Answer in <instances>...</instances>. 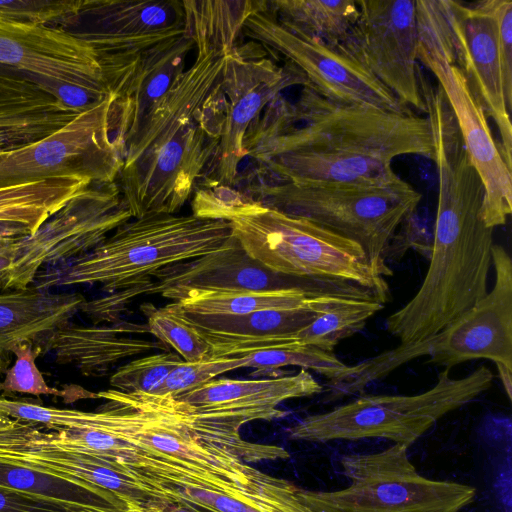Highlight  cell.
<instances>
[{"instance_id": "f1b7e54d", "label": "cell", "mask_w": 512, "mask_h": 512, "mask_svg": "<svg viewBox=\"0 0 512 512\" xmlns=\"http://www.w3.org/2000/svg\"><path fill=\"white\" fill-rule=\"evenodd\" d=\"M184 35L203 37L213 44L234 47L250 15L267 8V1L183 0Z\"/></svg>"}, {"instance_id": "d4e9b609", "label": "cell", "mask_w": 512, "mask_h": 512, "mask_svg": "<svg viewBox=\"0 0 512 512\" xmlns=\"http://www.w3.org/2000/svg\"><path fill=\"white\" fill-rule=\"evenodd\" d=\"M164 297L179 302L191 316H242L264 310L324 311L348 299L376 297L371 292H337L301 287L250 289H185Z\"/></svg>"}, {"instance_id": "ab89813d", "label": "cell", "mask_w": 512, "mask_h": 512, "mask_svg": "<svg viewBox=\"0 0 512 512\" xmlns=\"http://www.w3.org/2000/svg\"><path fill=\"white\" fill-rule=\"evenodd\" d=\"M31 234L32 231L21 223L0 220V239H15Z\"/></svg>"}, {"instance_id": "83f0119b", "label": "cell", "mask_w": 512, "mask_h": 512, "mask_svg": "<svg viewBox=\"0 0 512 512\" xmlns=\"http://www.w3.org/2000/svg\"><path fill=\"white\" fill-rule=\"evenodd\" d=\"M267 5L286 27L331 46L346 42L359 16L356 0H273Z\"/></svg>"}, {"instance_id": "d6a6232c", "label": "cell", "mask_w": 512, "mask_h": 512, "mask_svg": "<svg viewBox=\"0 0 512 512\" xmlns=\"http://www.w3.org/2000/svg\"><path fill=\"white\" fill-rule=\"evenodd\" d=\"M321 312L304 309L264 310L242 316H190L197 324L211 330L243 335H266L295 332L309 324Z\"/></svg>"}, {"instance_id": "7402d4cb", "label": "cell", "mask_w": 512, "mask_h": 512, "mask_svg": "<svg viewBox=\"0 0 512 512\" xmlns=\"http://www.w3.org/2000/svg\"><path fill=\"white\" fill-rule=\"evenodd\" d=\"M146 324L116 321L90 326L68 323L38 338L33 346L40 355L52 354L59 364H71L85 376H103L116 364L156 349L161 342L148 340Z\"/></svg>"}, {"instance_id": "30bf717a", "label": "cell", "mask_w": 512, "mask_h": 512, "mask_svg": "<svg viewBox=\"0 0 512 512\" xmlns=\"http://www.w3.org/2000/svg\"><path fill=\"white\" fill-rule=\"evenodd\" d=\"M118 120L119 109L110 95L52 135L0 152V187L68 175L115 182L123 164L115 140Z\"/></svg>"}, {"instance_id": "9c48e42d", "label": "cell", "mask_w": 512, "mask_h": 512, "mask_svg": "<svg viewBox=\"0 0 512 512\" xmlns=\"http://www.w3.org/2000/svg\"><path fill=\"white\" fill-rule=\"evenodd\" d=\"M407 450L394 444L380 452L344 455L346 488L299 489L298 496L319 512H460L474 500L472 486L420 475Z\"/></svg>"}, {"instance_id": "8992f818", "label": "cell", "mask_w": 512, "mask_h": 512, "mask_svg": "<svg viewBox=\"0 0 512 512\" xmlns=\"http://www.w3.org/2000/svg\"><path fill=\"white\" fill-rule=\"evenodd\" d=\"M232 235L255 261L288 277L335 286H358L384 303L389 286L355 242L307 219L253 199L229 220Z\"/></svg>"}, {"instance_id": "3957f363", "label": "cell", "mask_w": 512, "mask_h": 512, "mask_svg": "<svg viewBox=\"0 0 512 512\" xmlns=\"http://www.w3.org/2000/svg\"><path fill=\"white\" fill-rule=\"evenodd\" d=\"M438 202L429 267L415 295L386 319L401 346L427 342L488 292L493 231L482 218L484 185L460 137L435 142Z\"/></svg>"}, {"instance_id": "5b68a950", "label": "cell", "mask_w": 512, "mask_h": 512, "mask_svg": "<svg viewBox=\"0 0 512 512\" xmlns=\"http://www.w3.org/2000/svg\"><path fill=\"white\" fill-rule=\"evenodd\" d=\"M248 192V197L266 207L307 219L355 242L384 278L392 275L385 260L387 251L422 198L397 173L363 183L261 182Z\"/></svg>"}, {"instance_id": "9a60e30c", "label": "cell", "mask_w": 512, "mask_h": 512, "mask_svg": "<svg viewBox=\"0 0 512 512\" xmlns=\"http://www.w3.org/2000/svg\"><path fill=\"white\" fill-rule=\"evenodd\" d=\"M359 16L342 47L402 104L424 113L415 0H356Z\"/></svg>"}, {"instance_id": "74e56055", "label": "cell", "mask_w": 512, "mask_h": 512, "mask_svg": "<svg viewBox=\"0 0 512 512\" xmlns=\"http://www.w3.org/2000/svg\"><path fill=\"white\" fill-rule=\"evenodd\" d=\"M498 51L506 106L512 108V1L494 0Z\"/></svg>"}, {"instance_id": "603a6c76", "label": "cell", "mask_w": 512, "mask_h": 512, "mask_svg": "<svg viewBox=\"0 0 512 512\" xmlns=\"http://www.w3.org/2000/svg\"><path fill=\"white\" fill-rule=\"evenodd\" d=\"M83 110L36 77L0 64V152L52 135Z\"/></svg>"}, {"instance_id": "277c9868", "label": "cell", "mask_w": 512, "mask_h": 512, "mask_svg": "<svg viewBox=\"0 0 512 512\" xmlns=\"http://www.w3.org/2000/svg\"><path fill=\"white\" fill-rule=\"evenodd\" d=\"M120 225L89 252L42 269L33 286H101L106 293L130 287L165 266L198 258L234 239L229 221L152 214Z\"/></svg>"}, {"instance_id": "52a82bcc", "label": "cell", "mask_w": 512, "mask_h": 512, "mask_svg": "<svg viewBox=\"0 0 512 512\" xmlns=\"http://www.w3.org/2000/svg\"><path fill=\"white\" fill-rule=\"evenodd\" d=\"M491 370L482 365L453 378L450 368L439 373L428 390L413 395H365L332 410L308 415L289 428L293 440L328 442L381 438L409 447L446 414L487 391Z\"/></svg>"}, {"instance_id": "4dcf8cb0", "label": "cell", "mask_w": 512, "mask_h": 512, "mask_svg": "<svg viewBox=\"0 0 512 512\" xmlns=\"http://www.w3.org/2000/svg\"><path fill=\"white\" fill-rule=\"evenodd\" d=\"M0 489L39 496L77 512H123L79 485L1 461Z\"/></svg>"}, {"instance_id": "5bb4252c", "label": "cell", "mask_w": 512, "mask_h": 512, "mask_svg": "<svg viewBox=\"0 0 512 512\" xmlns=\"http://www.w3.org/2000/svg\"><path fill=\"white\" fill-rule=\"evenodd\" d=\"M291 86H308L293 65L279 66L238 45L229 51L222 81L225 119L217 153L204 176L208 187L230 188L236 183L239 165L247 157L248 130L268 104Z\"/></svg>"}, {"instance_id": "f546056e", "label": "cell", "mask_w": 512, "mask_h": 512, "mask_svg": "<svg viewBox=\"0 0 512 512\" xmlns=\"http://www.w3.org/2000/svg\"><path fill=\"white\" fill-rule=\"evenodd\" d=\"M384 304L375 297L348 299L319 313L289 336L295 344L333 352L342 340L360 332Z\"/></svg>"}, {"instance_id": "b9f144b4", "label": "cell", "mask_w": 512, "mask_h": 512, "mask_svg": "<svg viewBox=\"0 0 512 512\" xmlns=\"http://www.w3.org/2000/svg\"><path fill=\"white\" fill-rule=\"evenodd\" d=\"M12 248V247H11ZM11 265V249L0 254V292L4 291L6 276Z\"/></svg>"}, {"instance_id": "ba28073f", "label": "cell", "mask_w": 512, "mask_h": 512, "mask_svg": "<svg viewBox=\"0 0 512 512\" xmlns=\"http://www.w3.org/2000/svg\"><path fill=\"white\" fill-rule=\"evenodd\" d=\"M417 57L435 77L455 117L467 154L484 185L482 218L489 228L506 224L512 212V174L488 117L458 65L449 0H416Z\"/></svg>"}, {"instance_id": "484cf974", "label": "cell", "mask_w": 512, "mask_h": 512, "mask_svg": "<svg viewBox=\"0 0 512 512\" xmlns=\"http://www.w3.org/2000/svg\"><path fill=\"white\" fill-rule=\"evenodd\" d=\"M86 298L77 292H52L33 285L0 292V373L8 369L12 349L70 323Z\"/></svg>"}, {"instance_id": "ffe728a7", "label": "cell", "mask_w": 512, "mask_h": 512, "mask_svg": "<svg viewBox=\"0 0 512 512\" xmlns=\"http://www.w3.org/2000/svg\"><path fill=\"white\" fill-rule=\"evenodd\" d=\"M193 47L194 42L183 33L140 52L104 76L119 108L115 140L123 156L150 110L186 70Z\"/></svg>"}, {"instance_id": "d590c367", "label": "cell", "mask_w": 512, "mask_h": 512, "mask_svg": "<svg viewBox=\"0 0 512 512\" xmlns=\"http://www.w3.org/2000/svg\"><path fill=\"white\" fill-rule=\"evenodd\" d=\"M183 361L175 352H162L137 358L120 366L110 377L113 389L131 393L155 394L169 374Z\"/></svg>"}, {"instance_id": "e575fe53", "label": "cell", "mask_w": 512, "mask_h": 512, "mask_svg": "<svg viewBox=\"0 0 512 512\" xmlns=\"http://www.w3.org/2000/svg\"><path fill=\"white\" fill-rule=\"evenodd\" d=\"M83 0L0 1V21L69 30L80 16Z\"/></svg>"}, {"instance_id": "7a4b0ae2", "label": "cell", "mask_w": 512, "mask_h": 512, "mask_svg": "<svg viewBox=\"0 0 512 512\" xmlns=\"http://www.w3.org/2000/svg\"><path fill=\"white\" fill-rule=\"evenodd\" d=\"M193 64L150 110L127 145L119 189L132 218L175 214L213 161L225 119L229 51L195 37Z\"/></svg>"}, {"instance_id": "8fae6325", "label": "cell", "mask_w": 512, "mask_h": 512, "mask_svg": "<svg viewBox=\"0 0 512 512\" xmlns=\"http://www.w3.org/2000/svg\"><path fill=\"white\" fill-rule=\"evenodd\" d=\"M132 218L117 183H94L28 236L16 239L4 291L31 286L38 273L79 257Z\"/></svg>"}, {"instance_id": "2e32d148", "label": "cell", "mask_w": 512, "mask_h": 512, "mask_svg": "<svg viewBox=\"0 0 512 512\" xmlns=\"http://www.w3.org/2000/svg\"><path fill=\"white\" fill-rule=\"evenodd\" d=\"M0 64L68 89L83 108L110 96L95 52L66 29L0 21Z\"/></svg>"}, {"instance_id": "1f68e13d", "label": "cell", "mask_w": 512, "mask_h": 512, "mask_svg": "<svg viewBox=\"0 0 512 512\" xmlns=\"http://www.w3.org/2000/svg\"><path fill=\"white\" fill-rule=\"evenodd\" d=\"M149 334L175 350L184 361L196 362L210 358L211 346L191 316L179 302L155 308L145 304Z\"/></svg>"}, {"instance_id": "f35d334b", "label": "cell", "mask_w": 512, "mask_h": 512, "mask_svg": "<svg viewBox=\"0 0 512 512\" xmlns=\"http://www.w3.org/2000/svg\"><path fill=\"white\" fill-rule=\"evenodd\" d=\"M0 512H77L39 496L0 489Z\"/></svg>"}, {"instance_id": "6da1fadb", "label": "cell", "mask_w": 512, "mask_h": 512, "mask_svg": "<svg viewBox=\"0 0 512 512\" xmlns=\"http://www.w3.org/2000/svg\"><path fill=\"white\" fill-rule=\"evenodd\" d=\"M262 113L246 134V155L278 182H371L396 174L397 157L433 160L425 115L338 103L308 86L294 102L280 95Z\"/></svg>"}, {"instance_id": "8d00e7d4", "label": "cell", "mask_w": 512, "mask_h": 512, "mask_svg": "<svg viewBox=\"0 0 512 512\" xmlns=\"http://www.w3.org/2000/svg\"><path fill=\"white\" fill-rule=\"evenodd\" d=\"M246 358L210 357L196 362L182 361L156 391L157 395L173 397L189 392L216 376L239 368H245Z\"/></svg>"}, {"instance_id": "d6986e66", "label": "cell", "mask_w": 512, "mask_h": 512, "mask_svg": "<svg viewBox=\"0 0 512 512\" xmlns=\"http://www.w3.org/2000/svg\"><path fill=\"white\" fill-rule=\"evenodd\" d=\"M458 65L498 130L499 148L512 168V125L506 106L498 51L494 0L466 4L449 0Z\"/></svg>"}, {"instance_id": "836d02e7", "label": "cell", "mask_w": 512, "mask_h": 512, "mask_svg": "<svg viewBox=\"0 0 512 512\" xmlns=\"http://www.w3.org/2000/svg\"><path fill=\"white\" fill-rule=\"evenodd\" d=\"M12 355L15 356V362L6 370L4 380L0 382L1 392L25 393L34 396L51 395L70 402L85 398H97V393L87 391L80 386L72 385L65 390L49 386L36 366V358L40 356V353L32 343L18 344L12 349Z\"/></svg>"}, {"instance_id": "ac0fdd59", "label": "cell", "mask_w": 512, "mask_h": 512, "mask_svg": "<svg viewBox=\"0 0 512 512\" xmlns=\"http://www.w3.org/2000/svg\"><path fill=\"white\" fill-rule=\"evenodd\" d=\"M95 52L102 75L133 56L184 33L179 0H83L69 29Z\"/></svg>"}, {"instance_id": "7c38bea8", "label": "cell", "mask_w": 512, "mask_h": 512, "mask_svg": "<svg viewBox=\"0 0 512 512\" xmlns=\"http://www.w3.org/2000/svg\"><path fill=\"white\" fill-rule=\"evenodd\" d=\"M277 52L321 96L338 103L411 112L342 46H331L280 23L267 8L250 15L242 31Z\"/></svg>"}, {"instance_id": "cb8c5ba5", "label": "cell", "mask_w": 512, "mask_h": 512, "mask_svg": "<svg viewBox=\"0 0 512 512\" xmlns=\"http://www.w3.org/2000/svg\"><path fill=\"white\" fill-rule=\"evenodd\" d=\"M196 325L211 346L210 357H244L245 367L256 370L253 375H275L283 367L298 366L323 375L333 387L351 382L361 372L360 364L349 366L334 352L293 343L289 333L243 335Z\"/></svg>"}, {"instance_id": "4fadbf2b", "label": "cell", "mask_w": 512, "mask_h": 512, "mask_svg": "<svg viewBox=\"0 0 512 512\" xmlns=\"http://www.w3.org/2000/svg\"><path fill=\"white\" fill-rule=\"evenodd\" d=\"M301 287L319 290L314 281L272 272L252 259L234 238L213 253L165 266L136 284L86 300L81 312L94 324L119 321L120 315L138 297L185 289L273 290Z\"/></svg>"}, {"instance_id": "44dd1931", "label": "cell", "mask_w": 512, "mask_h": 512, "mask_svg": "<svg viewBox=\"0 0 512 512\" xmlns=\"http://www.w3.org/2000/svg\"><path fill=\"white\" fill-rule=\"evenodd\" d=\"M321 392L313 375L300 369L294 375L259 380L212 379L175 398L200 415L241 427L254 420L283 418L287 412L278 408L282 402Z\"/></svg>"}, {"instance_id": "60d3db41", "label": "cell", "mask_w": 512, "mask_h": 512, "mask_svg": "<svg viewBox=\"0 0 512 512\" xmlns=\"http://www.w3.org/2000/svg\"><path fill=\"white\" fill-rule=\"evenodd\" d=\"M28 424L0 414V434L24 428Z\"/></svg>"}, {"instance_id": "4316f807", "label": "cell", "mask_w": 512, "mask_h": 512, "mask_svg": "<svg viewBox=\"0 0 512 512\" xmlns=\"http://www.w3.org/2000/svg\"><path fill=\"white\" fill-rule=\"evenodd\" d=\"M94 183L87 176L68 175L0 187V220L21 223L33 234Z\"/></svg>"}, {"instance_id": "e0dca14e", "label": "cell", "mask_w": 512, "mask_h": 512, "mask_svg": "<svg viewBox=\"0 0 512 512\" xmlns=\"http://www.w3.org/2000/svg\"><path fill=\"white\" fill-rule=\"evenodd\" d=\"M495 282L487 294L451 325L430 339L429 360L450 368L489 359L495 363L512 399V260L500 245L492 246Z\"/></svg>"}]
</instances>
